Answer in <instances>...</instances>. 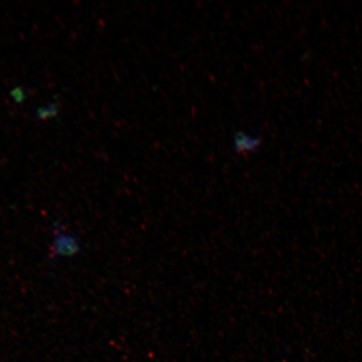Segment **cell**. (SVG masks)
<instances>
[{"label": "cell", "mask_w": 362, "mask_h": 362, "mask_svg": "<svg viewBox=\"0 0 362 362\" xmlns=\"http://www.w3.org/2000/svg\"><path fill=\"white\" fill-rule=\"evenodd\" d=\"M261 139L249 135L243 131L234 134L233 148L234 151L241 155L255 152L261 146Z\"/></svg>", "instance_id": "cell-2"}, {"label": "cell", "mask_w": 362, "mask_h": 362, "mask_svg": "<svg viewBox=\"0 0 362 362\" xmlns=\"http://www.w3.org/2000/svg\"><path fill=\"white\" fill-rule=\"evenodd\" d=\"M80 249V243L75 235L66 232L62 223L55 226L54 238L49 248V257L52 259L74 257L78 255Z\"/></svg>", "instance_id": "cell-1"}]
</instances>
